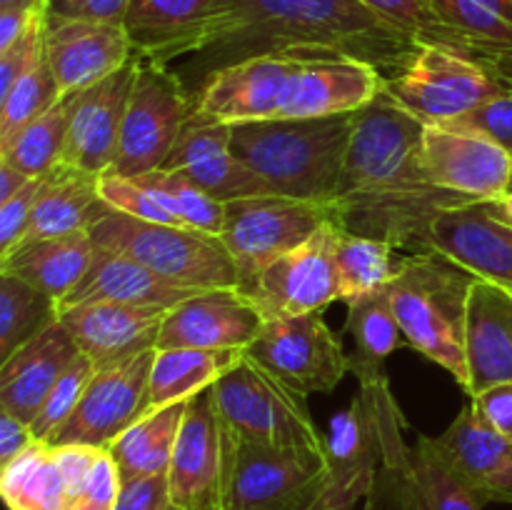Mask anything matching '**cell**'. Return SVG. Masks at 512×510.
I'll return each mask as SVG.
<instances>
[{"instance_id":"1","label":"cell","mask_w":512,"mask_h":510,"mask_svg":"<svg viewBox=\"0 0 512 510\" xmlns=\"http://www.w3.org/2000/svg\"><path fill=\"white\" fill-rule=\"evenodd\" d=\"M420 45L358 0H218L208 45L175 73L193 98L220 70L263 55L353 58L385 78L400 73Z\"/></svg>"},{"instance_id":"2","label":"cell","mask_w":512,"mask_h":510,"mask_svg":"<svg viewBox=\"0 0 512 510\" xmlns=\"http://www.w3.org/2000/svg\"><path fill=\"white\" fill-rule=\"evenodd\" d=\"M423 130L415 115L383 93L355 113L353 138L333 200L345 233L385 240L403 253H425L443 210L473 200L438 188L423 165Z\"/></svg>"},{"instance_id":"3","label":"cell","mask_w":512,"mask_h":510,"mask_svg":"<svg viewBox=\"0 0 512 510\" xmlns=\"http://www.w3.org/2000/svg\"><path fill=\"white\" fill-rule=\"evenodd\" d=\"M355 113L230 125L233 153L270 193L333 208Z\"/></svg>"},{"instance_id":"4","label":"cell","mask_w":512,"mask_h":510,"mask_svg":"<svg viewBox=\"0 0 512 510\" xmlns=\"http://www.w3.org/2000/svg\"><path fill=\"white\" fill-rule=\"evenodd\" d=\"M478 275L438 250L405 255L388 285L403 340L468 388L465 310Z\"/></svg>"},{"instance_id":"5","label":"cell","mask_w":512,"mask_h":510,"mask_svg":"<svg viewBox=\"0 0 512 510\" xmlns=\"http://www.w3.org/2000/svg\"><path fill=\"white\" fill-rule=\"evenodd\" d=\"M220 430V508L320 510L328 488L325 453L255 443L223 425Z\"/></svg>"},{"instance_id":"6","label":"cell","mask_w":512,"mask_h":510,"mask_svg":"<svg viewBox=\"0 0 512 510\" xmlns=\"http://www.w3.org/2000/svg\"><path fill=\"white\" fill-rule=\"evenodd\" d=\"M90 238L98 248L128 255L170 283L185 288H240V273L220 235L183 225L148 223L113 210Z\"/></svg>"},{"instance_id":"7","label":"cell","mask_w":512,"mask_h":510,"mask_svg":"<svg viewBox=\"0 0 512 510\" xmlns=\"http://www.w3.org/2000/svg\"><path fill=\"white\" fill-rule=\"evenodd\" d=\"M220 425L240 438L280 448L325 453V435L315 428L308 395L265 370L248 355L208 388Z\"/></svg>"},{"instance_id":"8","label":"cell","mask_w":512,"mask_h":510,"mask_svg":"<svg viewBox=\"0 0 512 510\" xmlns=\"http://www.w3.org/2000/svg\"><path fill=\"white\" fill-rule=\"evenodd\" d=\"M403 415L388 378L360 385L348 408L338 410L325 435L328 488L320 510H355L370 495L383 465L385 425Z\"/></svg>"},{"instance_id":"9","label":"cell","mask_w":512,"mask_h":510,"mask_svg":"<svg viewBox=\"0 0 512 510\" xmlns=\"http://www.w3.org/2000/svg\"><path fill=\"white\" fill-rule=\"evenodd\" d=\"M512 90L485 60L448 45H420L400 73L385 78V95L425 125H443Z\"/></svg>"},{"instance_id":"10","label":"cell","mask_w":512,"mask_h":510,"mask_svg":"<svg viewBox=\"0 0 512 510\" xmlns=\"http://www.w3.org/2000/svg\"><path fill=\"white\" fill-rule=\"evenodd\" d=\"M193 110L195 98L170 65L140 58L120 128L118 160L108 175L140 178L163 168Z\"/></svg>"},{"instance_id":"11","label":"cell","mask_w":512,"mask_h":510,"mask_svg":"<svg viewBox=\"0 0 512 510\" xmlns=\"http://www.w3.org/2000/svg\"><path fill=\"white\" fill-rule=\"evenodd\" d=\"M403 415L385 425V455L365 510H483L478 495L445 463L433 435L405 443Z\"/></svg>"},{"instance_id":"12","label":"cell","mask_w":512,"mask_h":510,"mask_svg":"<svg viewBox=\"0 0 512 510\" xmlns=\"http://www.w3.org/2000/svg\"><path fill=\"white\" fill-rule=\"evenodd\" d=\"M333 218L330 205L285 195H248L228 200L220 240L233 255L240 285L258 270L313 238Z\"/></svg>"},{"instance_id":"13","label":"cell","mask_w":512,"mask_h":510,"mask_svg":"<svg viewBox=\"0 0 512 510\" xmlns=\"http://www.w3.org/2000/svg\"><path fill=\"white\" fill-rule=\"evenodd\" d=\"M245 355L303 395L333 393L350 373L343 338L323 313L265 320Z\"/></svg>"},{"instance_id":"14","label":"cell","mask_w":512,"mask_h":510,"mask_svg":"<svg viewBox=\"0 0 512 510\" xmlns=\"http://www.w3.org/2000/svg\"><path fill=\"white\" fill-rule=\"evenodd\" d=\"M338 225L330 220L318 233L290 253L240 285L243 295L263 313L265 320L323 313L338 300V268H335Z\"/></svg>"},{"instance_id":"15","label":"cell","mask_w":512,"mask_h":510,"mask_svg":"<svg viewBox=\"0 0 512 510\" xmlns=\"http://www.w3.org/2000/svg\"><path fill=\"white\" fill-rule=\"evenodd\" d=\"M155 350L95 368L78 408L50 445H90L108 450L148 408V383Z\"/></svg>"},{"instance_id":"16","label":"cell","mask_w":512,"mask_h":510,"mask_svg":"<svg viewBox=\"0 0 512 510\" xmlns=\"http://www.w3.org/2000/svg\"><path fill=\"white\" fill-rule=\"evenodd\" d=\"M138 55L125 68L108 75L90 88L65 95L68 100V133H65L63 160L93 175H108L118 160L120 128H123L125 105L133 88Z\"/></svg>"},{"instance_id":"17","label":"cell","mask_w":512,"mask_h":510,"mask_svg":"<svg viewBox=\"0 0 512 510\" xmlns=\"http://www.w3.org/2000/svg\"><path fill=\"white\" fill-rule=\"evenodd\" d=\"M423 165L438 188L468 200H495L510 193L512 153L470 130L425 125Z\"/></svg>"},{"instance_id":"18","label":"cell","mask_w":512,"mask_h":510,"mask_svg":"<svg viewBox=\"0 0 512 510\" xmlns=\"http://www.w3.org/2000/svg\"><path fill=\"white\" fill-rule=\"evenodd\" d=\"M265 318L240 288H208L168 310L158 348L248 350Z\"/></svg>"},{"instance_id":"19","label":"cell","mask_w":512,"mask_h":510,"mask_svg":"<svg viewBox=\"0 0 512 510\" xmlns=\"http://www.w3.org/2000/svg\"><path fill=\"white\" fill-rule=\"evenodd\" d=\"M133 55V43L123 23L50 15L45 20V60L58 80L63 98L118 73L133 60Z\"/></svg>"},{"instance_id":"20","label":"cell","mask_w":512,"mask_h":510,"mask_svg":"<svg viewBox=\"0 0 512 510\" xmlns=\"http://www.w3.org/2000/svg\"><path fill=\"white\" fill-rule=\"evenodd\" d=\"M160 170L183 175L220 203L248 195H270L268 185L235 158L230 125L208 118L198 108L188 115L178 143Z\"/></svg>"},{"instance_id":"21","label":"cell","mask_w":512,"mask_h":510,"mask_svg":"<svg viewBox=\"0 0 512 510\" xmlns=\"http://www.w3.org/2000/svg\"><path fill=\"white\" fill-rule=\"evenodd\" d=\"M290 55H263L220 70L205 80L195 108L218 123H255L278 120L293 78Z\"/></svg>"},{"instance_id":"22","label":"cell","mask_w":512,"mask_h":510,"mask_svg":"<svg viewBox=\"0 0 512 510\" xmlns=\"http://www.w3.org/2000/svg\"><path fill=\"white\" fill-rule=\"evenodd\" d=\"M383 90L385 75L363 60L298 58L278 120L358 113Z\"/></svg>"},{"instance_id":"23","label":"cell","mask_w":512,"mask_h":510,"mask_svg":"<svg viewBox=\"0 0 512 510\" xmlns=\"http://www.w3.org/2000/svg\"><path fill=\"white\" fill-rule=\"evenodd\" d=\"M215 20L218 0H130L123 25L135 55L173 65L208 45Z\"/></svg>"},{"instance_id":"24","label":"cell","mask_w":512,"mask_h":510,"mask_svg":"<svg viewBox=\"0 0 512 510\" xmlns=\"http://www.w3.org/2000/svg\"><path fill=\"white\" fill-rule=\"evenodd\" d=\"M433 443L480 503L512 505V440L485 423L473 405L460 408Z\"/></svg>"},{"instance_id":"25","label":"cell","mask_w":512,"mask_h":510,"mask_svg":"<svg viewBox=\"0 0 512 510\" xmlns=\"http://www.w3.org/2000/svg\"><path fill=\"white\" fill-rule=\"evenodd\" d=\"M223 430L210 393L195 395L185 410L168 468L170 505L203 510L218 505Z\"/></svg>"},{"instance_id":"26","label":"cell","mask_w":512,"mask_h":510,"mask_svg":"<svg viewBox=\"0 0 512 510\" xmlns=\"http://www.w3.org/2000/svg\"><path fill=\"white\" fill-rule=\"evenodd\" d=\"M165 308L125 303H83L60 310L58 320L68 328L78 348L95 368L120 363L158 348Z\"/></svg>"},{"instance_id":"27","label":"cell","mask_w":512,"mask_h":510,"mask_svg":"<svg viewBox=\"0 0 512 510\" xmlns=\"http://www.w3.org/2000/svg\"><path fill=\"white\" fill-rule=\"evenodd\" d=\"M465 360L473 395L512 380V288L475 278L465 310Z\"/></svg>"},{"instance_id":"28","label":"cell","mask_w":512,"mask_h":510,"mask_svg":"<svg viewBox=\"0 0 512 510\" xmlns=\"http://www.w3.org/2000/svg\"><path fill=\"white\" fill-rule=\"evenodd\" d=\"M430 248L478 278L512 288V228L490 213L485 200L443 210L430 228Z\"/></svg>"},{"instance_id":"29","label":"cell","mask_w":512,"mask_h":510,"mask_svg":"<svg viewBox=\"0 0 512 510\" xmlns=\"http://www.w3.org/2000/svg\"><path fill=\"white\" fill-rule=\"evenodd\" d=\"M80 353L83 350L60 320L20 345L0 363V408L23 423H33L53 385Z\"/></svg>"},{"instance_id":"30","label":"cell","mask_w":512,"mask_h":510,"mask_svg":"<svg viewBox=\"0 0 512 510\" xmlns=\"http://www.w3.org/2000/svg\"><path fill=\"white\" fill-rule=\"evenodd\" d=\"M198 293L200 288H185V285L170 283V280L160 278L158 273L140 265L138 260L95 245V258L90 263L88 273L70 290V295L60 300L58 310L83 303H125L173 310L175 305Z\"/></svg>"},{"instance_id":"31","label":"cell","mask_w":512,"mask_h":510,"mask_svg":"<svg viewBox=\"0 0 512 510\" xmlns=\"http://www.w3.org/2000/svg\"><path fill=\"white\" fill-rule=\"evenodd\" d=\"M113 213L100 195V175L85 173L73 165L58 163L40 178L25 240L60 238V235L90 233L105 215Z\"/></svg>"},{"instance_id":"32","label":"cell","mask_w":512,"mask_h":510,"mask_svg":"<svg viewBox=\"0 0 512 510\" xmlns=\"http://www.w3.org/2000/svg\"><path fill=\"white\" fill-rule=\"evenodd\" d=\"M93 258L95 243L88 233L25 240L0 255V273L15 275L60 303L88 273Z\"/></svg>"},{"instance_id":"33","label":"cell","mask_w":512,"mask_h":510,"mask_svg":"<svg viewBox=\"0 0 512 510\" xmlns=\"http://www.w3.org/2000/svg\"><path fill=\"white\" fill-rule=\"evenodd\" d=\"M245 350H198L168 348L155 350L148 383V408L145 415L173 403L193 400L218 383L228 370L240 363Z\"/></svg>"},{"instance_id":"34","label":"cell","mask_w":512,"mask_h":510,"mask_svg":"<svg viewBox=\"0 0 512 510\" xmlns=\"http://www.w3.org/2000/svg\"><path fill=\"white\" fill-rule=\"evenodd\" d=\"M345 333L353 338V353H348V360L350 373L358 378V383L388 378L385 363L403 338L390 290L383 288L350 303Z\"/></svg>"},{"instance_id":"35","label":"cell","mask_w":512,"mask_h":510,"mask_svg":"<svg viewBox=\"0 0 512 510\" xmlns=\"http://www.w3.org/2000/svg\"><path fill=\"white\" fill-rule=\"evenodd\" d=\"M188 403L190 400H183V403H173L168 408L143 415L138 423L130 425L110 445L108 450L115 463H118L123 483L138 478H153V475H168L175 440H178Z\"/></svg>"},{"instance_id":"36","label":"cell","mask_w":512,"mask_h":510,"mask_svg":"<svg viewBox=\"0 0 512 510\" xmlns=\"http://www.w3.org/2000/svg\"><path fill=\"white\" fill-rule=\"evenodd\" d=\"M0 495L8 510H68L75 503L55 448L48 443L30 445L0 468Z\"/></svg>"},{"instance_id":"37","label":"cell","mask_w":512,"mask_h":510,"mask_svg":"<svg viewBox=\"0 0 512 510\" xmlns=\"http://www.w3.org/2000/svg\"><path fill=\"white\" fill-rule=\"evenodd\" d=\"M385 240L365 238V235L345 233L338 228L335 240V268H338V300L350 305L370 293L388 288L398 275L405 255H395Z\"/></svg>"},{"instance_id":"38","label":"cell","mask_w":512,"mask_h":510,"mask_svg":"<svg viewBox=\"0 0 512 510\" xmlns=\"http://www.w3.org/2000/svg\"><path fill=\"white\" fill-rule=\"evenodd\" d=\"M58 300L15 275L0 273V363L58 323Z\"/></svg>"},{"instance_id":"39","label":"cell","mask_w":512,"mask_h":510,"mask_svg":"<svg viewBox=\"0 0 512 510\" xmlns=\"http://www.w3.org/2000/svg\"><path fill=\"white\" fill-rule=\"evenodd\" d=\"M65 133H68V100L30 120L13 138L0 143V160L28 178H43L63 160Z\"/></svg>"},{"instance_id":"40","label":"cell","mask_w":512,"mask_h":510,"mask_svg":"<svg viewBox=\"0 0 512 510\" xmlns=\"http://www.w3.org/2000/svg\"><path fill=\"white\" fill-rule=\"evenodd\" d=\"M140 183L150 190L155 200L178 220L185 228L203 230V233L220 235L225 220V203L215 200L188 178L170 170H153L148 175H140Z\"/></svg>"},{"instance_id":"41","label":"cell","mask_w":512,"mask_h":510,"mask_svg":"<svg viewBox=\"0 0 512 510\" xmlns=\"http://www.w3.org/2000/svg\"><path fill=\"white\" fill-rule=\"evenodd\" d=\"M60 100H63V93L58 88V80H55L48 60L43 58L0 100V143L13 138L30 120L48 113Z\"/></svg>"},{"instance_id":"42","label":"cell","mask_w":512,"mask_h":510,"mask_svg":"<svg viewBox=\"0 0 512 510\" xmlns=\"http://www.w3.org/2000/svg\"><path fill=\"white\" fill-rule=\"evenodd\" d=\"M93 373H95V363L88 358V355L80 353L78 358L68 365V370L60 375V380L53 385L48 398H45L43 405H40L35 420L30 423V430H33L38 443H48V445L53 443L58 430L68 423L73 410L78 408L85 385L90 383Z\"/></svg>"},{"instance_id":"43","label":"cell","mask_w":512,"mask_h":510,"mask_svg":"<svg viewBox=\"0 0 512 510\" xmlns=\"http://www.w3.org/2000/svg\"><path fill=\"white\" fill-rule=\"evenodd\" d=\"M358 3H363L370 13H375L388 25L398 28L400 33L413 38L418 45H448V48L463 50L455 35L435 15L430 0H358Z\"/></svg>"},{"instance_id":"44","label":"cell","mask_w":512,"mask_h":510,"mask_svg":"<svg viewBox=\"0 0 512 510\" xmlns=\"http://www.w3.org/2000/svg\"><path fill=\"white\" fill-rule=\"evenodd\" d=\"M100 195L105 203L118 213L130 215V218L148 220V223H163V225H180L158 200L150 195L140 180L123 178V175H103L100 178ZM185 228V225H183Z\"/></svg>"},{"instance_id":"45","label":"cell","mask_w":512,"mask_h":510,"mask_svg":"<svg viewBox=\"0 0 512 510\" xmlns=\"http://www.w3.org/2000/svg\"><path fill=\"white\" fill-rule=\"evenodd\" d=\"M45 20H48V13L38 15L10 48L0 53V100L30 68H35L45 58Z\"/></svg>"},{"instance_id":"46","label":"cell","mask_w":512,"mask_h":510,"mask_svg":"<svg viewBox=\"0 0 512 510\" xmlns=\"http://www.w3.org/2000/svg\"><path fill=\"white\" fill-rule=\"evenodd\" d=\"M443 125L445 128L470 130V133L485 135V138L503 145L505 150L512 153V90Z\"/></svg>"},{"instance_id":"47","label":"cell","mask_w":512,"mask_h":510,"mask_svg":"<svg viewBox=\"0 0 512 510\" xmlns=\"http://www.w3.org/2000/svg\"><path fill=\"white\" fill-rule=\"evenodd\" d=\"M40 178L28 180L13 198L0 203V255L10 253L15 245L23 243L25 230L30 225L35 198H38Z\"/></svg>"},{"instance_id":"48","label":"cell","mask_w":512,"mask_h":510,"mask_svg":"<svg viewBox=\"0 0 512 510\" xmlns=\"http://www.w3.org/2000/svg\"><path fill=\"white\" fill-rule=\"evenodd\" d=\"M130 0H48L50 18L123 23Z\"/></svg>"},{"instance_id":"49","label":"cell","mask_w":512,"mask_h":510,"mask_svg":"<svg viewBox=\"0 0 512 510\" xmlns=\"http://www.w3.org/2000/svg\"><path fill=\"white\" fill-rule=\"evenodd\" d=\"M168 475H153V478H138L123 483L118 503L113 510H168Z\"/></svg>"},{"instance_id":"50","label":"cell","mask_w":512,"mask_h":510,"mask_svg":"<svg viewBox=\"0 0 512 510\" xmlns=\"http://www.w3.org/2000/svg\"><path fill=\"white\" fill-rule=\"evenodd\" d=\"M120 490H123V478H120L118 463H115V458L110 455V450H100L93 468H90L88 480H85L83 500L115 508Z\"/></svg>"},{"instance_id":"51","label":"cell","mask_w":512,"mask_h":510,"mask_svg":"<svg viewBox=\"0 0 512 510\" xmlns=\"http://www.w3.org/2000/svg\"><path fill=\"white\" fill-rule=\"evenodd\" d=\"M470 405L478 410V415L485 423L493 425L500 435L512 440V380L473 395Z\"/></svg>"},{"instance_id":"52","label":"cell","mask_w":512,"mask_h":510,"mask_svg":"<svg viewBox=\"0 0 512 510\" xmlns=\"http://www.w3.org/2000/svg\"><path fill=\"white\" fill-rule=\"evenodd\" d=\"M53 448L55 455H58L60 470H63L65 480H68L70 495H73V500H80L83 498V488L90 475V468H93L100 450L105 448H90V445H53Z\"/></svg>"},{"instance_id":"53","label":"cell","mask_w":512,"mask_h":510,"mask_svg":"<svg viewBox=\"0 0 512 510\" xmlns=\"http://www.w3.org/2000/svg\"><path fill=\"white\" fill-rule=\"evenodd\" d=\"M35 443L38 440H35L30 425L0 408V468L18 458L20 453H25Z\"/></svg>"},{"instance_id":"54","label":"cell","mask_w":512,"mask_h":510,"mask_svg":"<svg viewBox=\"0 0 512 510\" xmlns=\"http://www.w3.org/2000/svg\"><path fill=\"white\" fill-rule=\"evenodd\" d=\"M48 13V8H5L0 10V53L8 50L25 30L30 28L38 15Z\"/></svg>"},{"instance_id":"55","label":"cell","mask_w":512,"mask_h":510,"mask_svg":"<svg viewBox=\"0 0 512 510\" xmlns=\"http://www.w3.org/2000/svg\"><path fill=\"white\" fill-rule=\"evenodd\" d=\"M28 180H33V178H28V175L20 173L18 168H13V165H8L0 160V203H5L8 198H13V195L18 193L25 183H28Z\"/></svg>"},{"instance_id":"56","label":"cell","mask_w":512,"mask_h":510,"mask_svg":"<svg viewBox=\"0 0 512 510\" xmlns=\"http://www.w3.org/2000/svg\"><path fill=\"white\" fill-rule=\"evenodd\" d=\"M485 63L493 68V73L498 75V78L503 80L505 85H510V88H512V50H510V53L495 55V58L485 60Z\"/></svg>"},{"instance_id":"57","label":"cell","mask_w":512,"mask_h":510,"mask_svg":"<svg viewBox=\"0 0 512 510\" xmlns=\"http://www.w3.org/2000/svg\"><path fill=\"white\" fill-rule=\"evenodd\" d=\"M490 208V213L500 220V223L510 225L512 228V193L503 195V198H495V200H485Z\"/></svg>"},{"instance_id":"58","label":"cell","mask_w":512,"mask_h":510,"mask_svg":"<svg viewBox=\"0 0 512 510\" xmlns=\"http://www.w3.org/2000/svg\"><path fill=\"white\" fill-rule=\"evenodd\" d=\"M5 8H48V0H0V10Z\"/></svg>"},{"instance_id":"59","label":"cell","mask_w":512,"mask_h":510,"mask_svg":"<svg viewBox=\"0 0 512 510\" xmlns=\"http://www.w3.org/2000/svg\"><path fill=\"white\" fill-rule=\"evenodd\" d=\"M68 510H113V508H108V505H98V503H90V500H75L73 505H70Z\"/></svg>"},{"instance_id":"60","label":"cell","mask_w":512,"mask_h":510,"mask_svg":"<svg viewBox=\"0 0 512 510\" xmlns=\"http://www.w3.org/2000/svg\"><path fill=\"white\" fill-rule=\"evenodd\" d=\"M168 510H178V508H173V505H170ZM203 510H225V508H220V503H218V505H213V508H203Z\"/></svg>"},{"instance_id":"61","label":"cell","mask_w":512,"mask_h":510,"mask_svg":"<svg viewBox=\"0 0 512 510\" xmlns=\"http://www.w3.org/2000/svg\"><path fill=\"white\" fill-rule=\"evenodd\" d=\"M510 193H512V183H510Z\"/></svg>"}]
</instances>
